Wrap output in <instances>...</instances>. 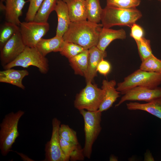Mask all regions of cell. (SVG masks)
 Masks as SVG:
<instances>
[{
	"label": "cell",
	"mask_w": 161,
	"mask_h": 161,
	"mask_svg": "<svg viewBox=\"0 0 161 161\" xmlns=\"http://www.w3.org/2000/svg\"><path fill=\"white\" fill-rule=\"evenodd\" d=\"M87 19L90 22L99 24L103 11L99 0H85Z\"/></svg>",
	"instance_id": "23"
},
{
	"label": "cell",
	"mask_w": 161,
	"mask_h": 161,
	"mask_svg": "<svg viewBox=\"0 0 161 161\" xmlns=\"http://www.w3.org/2000/svg\"><path fill=\"white\" fill-rule=\"evenodd\" d=\"M142 16L141 12L136 8L123 9L106 5L103 9L101 21L105 28L116 26L130 27Z\"/></svg>",
	"instance_id": "2"
},
{
	"label": "cell",
	"mask_w": 161,
	"mask_h": 161,
	"mask_svg": "<svg viewBox=\"0 0 161 161\" xmlns=\"http://www.w3.org/2000/svg\"><path fill=\"white\" fill-rule=\"evenodd\" d=\"M158 1H160L161 2V0H158Z\"/></svg>",
	"instance_id": "36"
},
{
	"label": "cell",
	"mask_w": 161,
	"mask_h": 161,
	"mask_svg": "<svg viewBox=\"0 0 161 161\" xmlns=\"http://www.w3.org/2000/svg\"><path fill=\"white\" fill-rule=\"evenodd\" d=\"M20 31L19 26L7 21L2 26L0 31V49L16 33Z\"/></svg>",
	"instance_id": "25"
},
{
	"label": "cell",
	"mask_w": 161,
	"mask_h": 161,
	"mask_svg": "<svg viewBox=\"0 0 161 161\" xmlns=\"http://www.w3.org/2000/svg\"><path fill=\"white\" fill-rule=\"evenodd\" d=\"M140 0H106V5L123 9L136 8L138 6Z\"/></svg>",
	"instance_id": "30"
},
{
	"label": "cell",
	"mask_w": 161,
	"mask_h": 161,
	"mask_svg": "<svg viewBox=\"0 0 161 161\" xmlns=\"http://www.w3.org/2000/svg\"><path fill=\"white\" fill-rule=\"evenodd\" d=\"M103 27L102 24L87 20L71 22L63 38L65 41L76 44L88 49L97 45Z\"/></svg>",
	"instance_id": "1"
},
{
	"label": "cell",
	"mask_w": 161,
	"mask_h": 161,
	"mask_svg": "<svg viewBox=\"0 0 161 161\" xmlns=\"http://www.w3.org/2000/svg\"><path fill=\"white\" fill-rule=\"evenodd\" d=\"M114 80H103L101 89L105 91V95L98 110L101 112L106 111L112 106L113 103L120 97V92L117 90Z\"/></svg>",
	"instance_id": "13"
},
{
	"label": "cell",
	"mask_w": 161,
	"mask_h": 161,
	"mask_svg": "<svg viewBox=\"0 0 161 161\" xmlns=\"http://www.w3.org/2000/svg\"><path fill=\"white\" fill-rule=\"evenodd\" d=\"M20 32L26 46L36 47L38 42L49 29L48 22H38L34 21L21 22Z\"/></svg>",
	"instance_id": "8"
},
{
	"label": "cell",
	"mask_w": 161,
	"mask_h": 161,
	"mask_svg": "<svg viewBox=\"0 0 161 161\" xmlns=\"http://www.w3.org/2000/svg\"><path fill=\"white\" fill-rule=\"evenodd\" d=\"M144 160L154 161V159L149 151L146 152L144 156Z\"/></svg>",
	"instance_id": "34"
},
{
	"label": "cell",
	"mask_w": 161,
	"mask_h": 161,
	"mask_svg": "<svg viewBox=\"0 0 161 161\" xmlns=\"http://www.w3.org/2000/svg\"><path fill=\"white\" fill-rule=\"evenodd\" d=\"M86 49H87L76 44L64 41L60 52L69 59Z\"/></svg>",
	"instance_id": "27"
},
{
	"label": "cell",
	"mask_w": 161,
	"mask_h": 161,
	"mask_svg": "<svg viewBox=\"0 0 161 161\" xmlns=\"http://www.w3.org/2000/svg\"><path fill=\"white\" fill-rule=\"evenodd\" d=\"M161 84V73L138 69L125 78L117 84V90L123 95L129 89L137 86L149 88L158 87Z\"/></svg>",
	"instance_id": "5"
},
{
	"label": "cell",
	"mask_w": 161,
	"mask_h": 161,
	"mask_svg": "<svg viewBox=\"0 0 161 161\" xmlns=\"http://www.w3.org/2000/svg\"><path fill=\"white\" fill-rule=\"evenodd\" d=\"M88 64L87 71L84 77L87 82H92L97 76V68L100 62L107 56L106 51H103L96 46L88 49Z\"/></svg>",
	"instance_id": "12"
},
{
	"label": "cell",
	"mask_w": 161,
	"mask_h": 161,
	"mask_svg": "<svg viewBox=\"0 0 161 161\" xmlns=\"http://www.w3.org/2000/svg\"><path fill=\"white\" fill-rule=\"evenodd\" d=\"M126 36V32L123 29L116 30L103 27L99 34L96 47L100 50L105 51L106 48L113 41L117 39H124Z\"/></svg>",
	"instance_id": "15"
},
{
	"label": "cell",
	"mask_w": 161,
	"mask_h": 161,
	"mask_svg": "<svg viewBox=\"0 0 161 161\" xmlns=\"http://www.w3.org/2000/svg\"><path fill=\"white\" fill-rule=\"evenodd\" d=\"M66 4L71 22L87 20L85 0H62Z\"/></svg>",
	"instance_id": "17"
},
{
	"label": "cell",
	"mask_w": 161,
	"mask_h": 161,
	"mask_svg": "<svg viewBox=\"0 0 161 161\" xmlns=\"http://www.w3.org/2000/svg\"><path fill=\"white\" fill-rule=\"evenodd\" d=\"M140 69L146 71L161 73V60L153 55L142 61Z\"/></svg>",
	"instance_id": "26"
},
{
	"label": "cell",
	"mask_w": 161,
	"mask_h": 161,
	"mask_svg": "<svg viewBox=\"0 0 161 161\" xmlns=\"http://www.w3.org/2000/svg\"><path fill=\"white\" fill-rule=\"evenodd\" d=\"M26 46L20 31L15 33L0 49V59L2 66L16 59L24 51Z\"/></svg>",
	"instance_id": "10"
},
{
	"label": "cell",
	"mask_w": 161,
	"mask_h": 161,
	"mask_svg": "<svg viewBox=\"0 0 161 161\" xmlns=\"http://www.w3.org/2000/svg\"><path fill=\"white\" fill-rule=\"evenodd\" d=\"M130 27V36L135 41L140 40L144 37V31L141 26L135 23Z\"/></svg>",
	"instance_id": "32"
},
{
	"label": "cell",
	"mask_w": 161,
	"mask_h": 161,
	"mask_svg": "<svg viewBox=\"0 0 161 161\" xmlns=\"http://www.w3.org/2000/svg\"><path fill=\"white\" fill-rule=\"evenodd\" d=\"M54 10L58 17L56 35L63 37L71 22L66 4L62 0H57Z\"/></svg>",
	"instance_id": "14"
},
{
	"label": "cell",
	"mask_w": 161,
	"mask_h": 161,
	"mask_svg": "<svg viewBox=\"0 0 161 161\" xmlns=\"http://www.w3.org/2000/svg\"><path fill=\"white\" fill-rule=\"evenodd\" d=\"M88 49H86L68 59L75 74L84 77L88 67Z\"/></svg>",
	"instance_id": "22"
},
{
	"label": "cell",
	"mask_w": 161,
	"mask_h": 161,
	"mask_svg": "<svg viewBox=\"0 0 161 161\" xmlns=\"http://www.w3.org/2000/svg\"><path fill=\"white\" fill-rule=\"evenodd\" d=\"M29 74L26 70H17L12 68L4 69L0 71V82L10 84L24 89L25 87L22 81Z\"/></svg>",
	"instance_id": "18"
},
{
	"label": "cell",
	"mask_w": 161,
	"mask_h": 161,
	"mask_svg": "<svg viewBox=\"0 0 161 161\" xmlns=\"http://www.w3.org/2000/svg\"><path fill=\"white\" fill-rule=\"evenodd\" d=\"M59 132V136L66 141L75 144H79L76 132L68 125L61 124Z\"/></svg>",
	"instance_id": "29"
},
{
	"label": "cell",
	"mask_w": 161,
	"mask_h": 161,
	"mask_svg": "<svg viewBox=\"0 0 161 161\" xmlns=\"http://www.w3.org/2000/svg\"><path fill=\"white\" fill-rule=\"evenodd\" d=\"M64 42L63 37L55 35L52 38H42L37 43L36 48L44 56L52 52H60Z\"/></svg>",
	"instance_id": "20"
},
{
	"label": "cell",
	"mask_w": 161,
	"mask_h": 161,
	"mask_svg": "<svg viewBox=\"0 0 161 161\" xmlns=\"http://www.w3.org/2000/svg\"><path fill=\"white\" fill-rule=\"evenodd\" d=\"M25 3V0H6L4 10L7 21L19 26L21 22L19 18L22 15Z\"/></svg>",
	"instance_id": "16"
},
{
	"label": "cell",
	"mask_w": 161,
	"mask_h": 161,
	"mask_svg": "<svg viewBox=\"0 0 161 161\" xmlns=\"http://www.w3.org/2000/svg\"><path fill=\"white\" fill-rule=\"evenodd\" d=\"M57 0H44L34 20L38 22H47L51 13L54 10Z\"/></svg>",
	"instance_id": "24"
},
{
	"label": "cell",
	"mask_w": 161,
	"mask_h": 161,
	"mask_svg": "<svg viewBox=\"0 0 161 161\" xmlns=\"http://www.w3.org/2000/svg\"><path fill=\"white\" fill-rule=\"evenodd\" d=\"M44 0H29L30 4L25 18L26 21L34 20Z\"/></svg>",
	"instance_id": "31"
},
{
	"label": "cell",
	"mask_w": 161,
	"mask_h": 161,
	"mask_svg": "<svg viewBox=\"0 0 161 161\" xmlns=\"http://www.w3.org/2000/svg\"><path fill=\"white\" fill-rule=\"evenodd\" d=\"M24 112L18 110L6 114L0 124V149L2 155H7L11 151L13 144L19 136V121Z\"/></svg>",
	"instance_id": "3"
},
{
	"label": "cell",
	"mask_w": 161,
	"mask_h": 161,
	"mask_svg": "<svg viewBox=\"0 0 161 161\" xmlns=\"http://www.w3.org/2000/svg\"><path fill=\"white\" fill-rule=\"evenodd\" d=\"M161 98V88H154L137 86L126 92L115 107L119 106L127 101H144L149 102Z\"/></svg>",
	"instance_id": "11"
},
{
	"label": "cell",
	"mask_w": 161,
	"mask_h": 161,
	"mask_svg": "<svg viewBox=\"0 0 161 161\" xmlns=\"http://www.w3.org/2000/svg\"><path fill=\"white\" fill-rule=\"evenodd\" d=\"M61 123L56 118L52 120V135L50 140L45 145V159L44 161H66L60 143L59 130Z\"/></svg>",
	"instance_id": "9"
},
{
	"label": "cell",
	"mask_w": 161,
	"mask_h": 161,
	"mask_svg": "<svg viewBox=\"0 0 161 161\" xmlns=\"http://www.w3.org/2000/svg\"><path fill=\"white\" fill-rule=\"evenodd\" d=\"M16 152L20 156L22 160L24 161H34L23 154L17 152Z\"/></svg>",
	"instance_id": "35"
},
{
	"label": "cell",
	"mask_w": 161,
	"mask_h": 161,
	"mask_svg": "<svg viewBox=\"0 0 161 161\" xmlns=\"http://www.w3.org/2000/svg\"><path fill=\"white\" fill-rule=\"evenodd\" d=\"M111 69V66L110 63L107 61L102 60L99 64L97 71L100 74L106 76L110 72Z\"/></svg>",
	"instance_id": "33"
},
{
	"label": "cell",
	"mask_w": 161,
	"mask_h": 161,
	"mask_svg": "<svg viewBox=\"0 0 161 161\" xmlns=\"http://www.w3.org/2000/svg\"><path fill=\"white\" fill-rule=\"evenodd\" d=\"M61 149L64 154L66 161H82L85 157L83 148L79 144H75L66 141L59 136Z\"/></svg>",
	"instance_id": "19"
},
{
	"label": "cell",
	"mask_w": 161,
	"mask_h": 161,
	"mask_svg": "<svg viewBox=\"0 0 161 161\" xmlns=\"http://www.w3.org/2000/svg\"><path fill=\"white\" fill-rule=\"evenodd\" d=\"M31 66L37 67L43 74H47L49 69L47 59L36 47L26 46L24 51L16 59L3 68L5 69L17 66L27 68Z\"/></svg>",
	"instance_id": "7"
},
{
	"label": "cell",
	"mask_w": 161,
	"mask_h": 161,
	"mask_svg": "<svg viewBox=\"0 0 161 161\" xmlns=\"http://www.w3.org/2000/svg\"><path fill=\"white\" fill-rule=\"evenodd\" d=\"M105 94L103 89L99 88L92 82H87L86 86L76 95L74 106L79 110L96 111L99 108Z\"/></svg>",
	"instance_id": "6"
},
{
	"label": "cell",
	"mask_w": 161,
	"mask_h": 161,
	"mask_svg": "<svg viewBox=\"0 0 161 161\" xmlns=\"http://www.w3.org/2000/svg\"></svg>",
	"instance_id": "37"
},
{
	"label": "cell",
	"mask_w": 161,
	"mask_h": 161,
	"mask_svg": "<svg viewBox=\"0 0 161 161\" xmlns=\"http://www.w3.org/2000/svg\"><path fill=\"white\" fill-rule=\"evenodd\" d=\"M79 111L84 121L85 140L83 153L85 157L90 159L93 144L102 129L100 124L102 112L98 110L90 111L81 109Z\"/></svg>",
	"instance_id": "4"
},
{
	"label": "cell",
	"mask_w": 161,
	"mask_h": 161,
	"mask_svg": "<svg viewBox=\"0 0 161 161\" xmlns=\"http://www.w3.org/2000/svg\"><path fill=\"white\" fill-rule=\"evenodd\" d=\"M135 41L142 61L153 55L152 52L150 41L149 40L147 39L144 37L140 40Z\"/></svg>",
	"instance_id": "28"
},
{
	"label": "cell",
	"mask_w": 161,
	"mask_h": 161,
	"mask_svg": "<svg viewBox=\"0 0 161 161\" xmlns=\"http://www.w3.org/2000/svg\"><path fill=\"white\" fill-rule=\"evenodd\" d=\"M126 106L129 110L143 111L161 120V98L144 103L131 102L126 103Z\"/></svg>",
	"instance_id": "21"
}]
</instances>
